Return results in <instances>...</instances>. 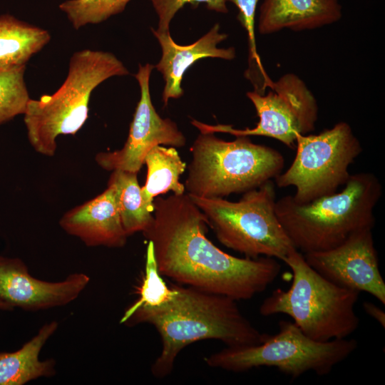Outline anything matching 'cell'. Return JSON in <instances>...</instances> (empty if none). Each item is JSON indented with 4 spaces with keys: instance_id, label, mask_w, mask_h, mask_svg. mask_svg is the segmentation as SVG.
I'll use <instances>...</instances> for the list:
<instances>
[{
    "instance_id": "cell-13",
    "label": "cell",
    "mask_w": 385,
    "mask_h": 385,
    "mask_svg": "<svg viewBox=\"0 0 385 385\" xmlns=\"http://www.w3.org/2000/svg\"><path fill=\"white\" fill-rule=\"evenodd\" d=\"M89 281L83 273L71 274L57 282L40 280L30 275L21 260L0 256V300L12 309L37 311L66 305L79 296Z\"/></svg>"
},
{
    "instance_id": "cell-14",
    "label": "cell",
    "mask_w": 385,
    "mask_h": 385,
    "mask_svg": "<svg viewBox=\"0 0 385 385\" xmlns=\"http://www.w3.org/2000/svg\"><path fill=\"white\" fill-rule=\"evenodd\" d=\"M220 25L216 24L195 42L180 46L173 41L170 31L159 32L151 28L162 50L160 60L154 66L162 74L165 83L162 98L164 106L168 105L170 99L178 98L183 95L181 86L183 75L196 61L208 57L227 61L235 58L234 47H217L227 38V35L220 33Z\"/></svg>"
},
{
    "instance_id": "cell-26",
    "label": "cell",
    "mask_w": 385,
    "mask_h": 385,
    "mask_svg": "<svg viewBox=\"0 0 385 385\" xmlns=\"http://www.w3.org/2000/svg\"><path fill=\"white\" fill-rule=\"evenodd\" d=\"M362 306L368 315L374 319L383 328L385 327V312L381 308L367 301L364 302Z\"/></svg>"
},
{
    "instance_id": "cell-24",
    "label": "cell",
    "mask_w": 385,
    "mask_h": 385,
    "mask_svg": "<svg viewBox=\"0 0 385 385\" xmlns=\"http://www.w3.org/2000/svg\"><path fill=\"white\" fill-rule=\"evenodd\" d=\"M227 1L233 3L239 11L237 19L247 34L250 68L254 64L258 69L262 82V89L265 91L266 88H270L272 86L273 81L264 69L256 45L255 14L260 0H227Z\"/></svg>"
},
{
    "instance_id": "cell-6",
    "label": "cell",
    "mask_w": 385,
    "mask_h": 385,
    "mask_svg": "<svg viewBox=\"0 0 385 385\" xmlns=\"http://www.w3.org/2000/svg\"><path fill=\"white\" fill-rule=\"evenodd\" d=\"M190 153L185 192L207 198L257 188L274 179L284 165L279 151L254 143L249 136L227 141L212 133H200Z\"/></svg>"
},
{
    "instance_id": "cell-27",
    "label": "cell",
    "mask_w": 385,
    "mask_h": 385,
    "mask_svg": "<svg viewBox=\"0 0 385 385\" xmlns=\"http://www.w3.org/2000/svg\"><path fill=\"white\" fill-rule=\"evenodd\" d=\"M0 309L2 310H11L13 309L10 306L6 304V303L3 302L0 300Z\"/></svg>"
},
{
    "instance_id": "cell-15",
    "label": "cell",
    "mask_w": 385,
    "mask_h": 385,
    "mask_svg": "<svg viewBox=\"0 0 385 385\" xmlns=\"http://www.w3.org/2000/svg\"><path fill=\"white\" fill-rule=\"evenodd\" d=\"M61 227L79 237L88 246L121 247L126 234L111 186L93 199L68 211L60 220Z\"/></svg>"
},
{
    "instance_id": "cell-11",
    "label": "cell",
    "mask_w": 385,
    "mask_h": 385,
    "mask_svg": "<svg viewBox=\"0 0 385 385\" xmlns=\"http://www.w3.org/2000/svg\"><path fill=\"white\" fill-rule=\"evenodd\" d=\"M154 66L139 65L135 78L138 82L140 97L137 104L128 136L118 150L101 152L96 155L100 167L108 171L123 170L138 173L144 165L145 157L155 145L182 148L186 143L184 134L171 119L163 118L153 105L150 93V77Z\"/></svg>"
},
{
    "instance_id": "cell-8",
    "label": "cell",
    "mask_w": 385,
    "mask_h": 385,
    "mask_svg": "<svg viewBox=\"0 0 385 385\" xmlns=\"http://www.w3.org/2000/svg\"><path fill=\"white\" fill-rule=\"evenodd\" d=\"M357 346L354 339H312L293 322L282 320L279 332L268 334L260 344L227 346L206 356L205 361L211 368L232 372L267 366L275 367L294 379L309 371L324 376L349 356Z\"/></svg>"
},
{
    "instance_id": "cell-5",
    "label": "cell",
    "mask_w": 385,
    "mask_h": 385,
    "mask_svg": "<svg viewBox=\"0 0 385 385\" xmlns=\"http://www.w3.org/2000/svg\"><path fill=\"white\" fill-rule=\"evenodd\" d=\"M129 74L113 53L84 49L73 54L67 77L52 95L29 99L24 115L29 140L34 150L53 156L60 135H74L88 116L93 91L113 77Z\"/></svg>"
},
{
    "instance_id": "cell-17",
    "label": "cell",
    "mask_w": 385,
    "mask_h": 385,
    "mask_svg": "<svg viewBox=\"0 0 385 385\" xmlns=\"http://www.w3.org/2000/svg\"><path fill=\"white\" fill-rule=\"evenodd\" d=\"M58 326L56 321L47 323L18 351L0 352V385H22L55 374V361H40L38 356L43 346Z\"/></svg>"
},
{
    "instance_id": "cell-1",
    "label": "cell",
    "mask_w": 385,
    "mask_h": 385,
    "mask_svg": "<svg viewBox=\"0 0 385 385\" xmlns=\"http://www.w3.org/2000/svg\"><path fill=\"white\" fill-rule=\"evenodd\" d=\"M153 219L143 234L154 247L159 272L184 286L250 299L278 277L273 257H237L225 252L206 236L207 221L187 193L153 200Z\"/></svg>"
},
{
    "instance_id": "cell-22",
    "label": "cell",
    "mask_w": 385,
    "mask_h": 385,
    "mask_svg": "<svg viewBox=\"0 0 385 385\" xmlns=\"http://www.w3.org/2000/svg\"><path fill=\"white\" fill-rule=\"evenodd\" d=\"M131 0H68L59 5L76 29L121 13Z\"/></svg>"
},
{
    "instance_id": "cell-9",
    "label": "cell",
    "mask_w": 385,
    "mask_h": 385,
    "mask_svg": "<svg viewBox=\"0 0 385 385\" xmlns=\"http://www.w3.org/2000/svg\"><path fill=\"white\" fill-rule=\"evenodd\" d=\"M289 167L274 181L279 188L293 187V200L300 204L332 195L344 186L349 167L362 152L350 125L344 121L318 134L299 135Z\"/></svg>"
},
{
    "instance_id": "cell-3",
    "label": "cell",
    "mask_w": 385,
    "mask_h": 385,
    "mask_svg": "<svg viewBox=\"0 0 385 385\" xmlns=\"http://www.w3.org/2000/svg\"><path fill=\"white\" fill-rule=\"evenodd\" d=\"M343 187L304 204L296 202L292 195L276 200L279 221L300 252L327 250L359 230L373 229L374 210L382 195L377 177L369 172L351 174Z\"/></svg>"
},
{
    "instance_id": "cell-4",
    "label": "cell",
    "mask_w": 385,
    "mask_h": 385,
    "mask_svg": "<svg viewBox=\"0 0 385 385\" xmlns=\"http://www.w3.org/2000/svg\"><path fill=\"white\" fill-rule=\"evenodd\" d=\"M292 272L291 287L277 289L262 302V316L284 314L309 338L326 342L344 339L359 327L355 312L359 292L327 280L292 250L282 260Z\"/></svg>"
},
{
    "instance_id": "cell-16",
    "label": "cell",
    "mask_w": 385,
    "mask_h": 385,
    "mask_svg": "<svg viewBox=\"0 0 385 385\" xmlns=\"http://www.w3.org/2000/svg\"><path fill=\"white\" fill-rule=\"evenodd\" d=\"M342 16L339 0H264L257 29L261 34L311 30L334 24Z\"/></svg>"
},
{
    "instance_id": "cell-10",
    "label": "cell",
    "mask_w": 385,
    "mask_h": 385,
    "mask_svg": "<svg viewBox=\"0 0 385 385\" xmlns=\"http://www.w3.org/2000/svg\"><path fill=\"white\" fill-rule=\"evenodd\" d=\"M270 91H249L259 121L253 128L235 129L231 125H210L192 119L200 133H225L237 136H265L294 149L297 137L315 128L318 118L317 100L305 83L294 73H287L273 81Z\"/></svg>"
},
{
    "instance_id": "cell-20",
    "label": "cell",
    "mask_w": 385,
    "mask_h": 385,
    "mask_svg": "<svg viewBox=\"0 0 385 385\" xmlns=\"http://www.w3.org/2000/svg\"><path fill=\"white\" fill-rule=\"evenodd\" d=\"M137 175L136 173L113 170L108 182V185L113 190L121 222L128 236L138 232H143L153 219V212L148 211L143 201Z\"/></svg>"
},
{
    "instance_id": "cell-19",
    "label": "cell",
    "mask_w": 385,
    "mask_h": 385,
    "mask_svg": "<svg viewBox=\"0 0 385 385\" xmlns=\"http://www.w3.org/2000/svg\"><path fill=\"white\" fill-rule=\"evenodd\" d=\"M45 29L9 15L0 16V71L25 66L50 41Z\"/></svg>"
},
{
    "instance_id": "cell-25",
    "label": "cell",
    "mask_w": 385,
    "mask_h": 385,
    "mask_svg": "<svg viewBox=\"0 0 385 385\" xmlns=\"http://www.w3.org/2000/svg\"><path fill=\"white\" fill-rule=\"evenodd\" d=\"M158 17V29L159 32L170 31V25L177 12L185 4H198L203 3L212 11L227 14L228 9L227 0H150Z\"/></svg>"
},
{
    "instance_id": "cell-7",
    "label": "cell",
    "mask_w": 385,
    "mask_h": 385,
    "mask_svg": "<svg viewBox=\"0 0 385 385\" xmlns=\"http://www.w3.org/2000/svg\"><path fill=\"white\" fill-rule=\"evenodd\" d=\"M223 245L246 257L283 259L296 249L275 211L272 180L243 193L236 202L190 195Z\"/></svg>"
},
{
    "instance_id": "cell-21",
    "label": "cell",
    "mask_w": 385,
    "mask_h": 385,
    "mask_svg": "<svg viewBox=\"0 0 385 385\" xmlns=\"http://www.w3.org/2000/svg\"><path fill=\"white\" fill-rule=\"evenodd\" d=\"M139 297L125 312L128 314L139 307H158L170 301L175 293L171 285H167L159 272L155 257L153 245L148 241L145 272L140 286L137 291Z\"/></svg>"
},
{
    "instance_id": "cell-12",
    "label": "cell",
    "mask_w": 385,
    "mask_h": 385,
    "mask_svg": "<svg viewBox=\"0 0 385 385\" xmlns=\"http://www.w3.org/2000/svg\"><path fill=\"white\" fill-rule=\"evenodd\" d=\"M306 262L331 282L358 292H367L385 304V282L371 228L351 234L339 245L303 254Z\"/></svg>"
},
{
    "instance_id": "cell-23",
    "label": "cell",
    "mask_w": 385,
    "mask_h": 385,
    "mask_svg": "<svg viewBox=\"0 0 385 385\" xmlns=\"http://www.w3.org/2000/svg\"><path fill=\"white\" fill-rule=\"evenodd\" d=\"M26 66L0 71V125L24 114L30 99L24 81Z\"/></svg>"
},
{
    "instance_id": "cell-18",
    "label": "cell",
    "mask_w": 385,
    "mask_h": 385,
    "mask_svg": "<svg viewBox=\"0 0 385 385\" xmlns=\"http://www.w3.org/2000/svg\"><path fill=\"white\" fill-rule=\"evenodd\" d=\"M147 167L145 185L141 188L143 201L149 212H153V200L160 195L172 191L175 195L185 192L184 184L180 182L186 164L174 147L158 145L152 148L145 157Z\"/></svg>"
},
{
    "instance_id": "cell-2",
    "label": "cell",
    "mask_w": 385,
    "mask_h": 385,
    "mask_svg": "<svg viewBox=\"0 0 385 385\" xmlns=\"http://www.w3.org/2000/svg\"><path fill=\"white\" fill-rule=\"evenodd\" d=\"M173 298L158 307H139L123 314L120 324H148L160 334L162 349L151 365L157 379L169 376L179 353L198 341L215 339L227 346L256 345L268 334L261 333L242 314L237 301L179 284H172Z\"/></svg>"
}]
</instances>
